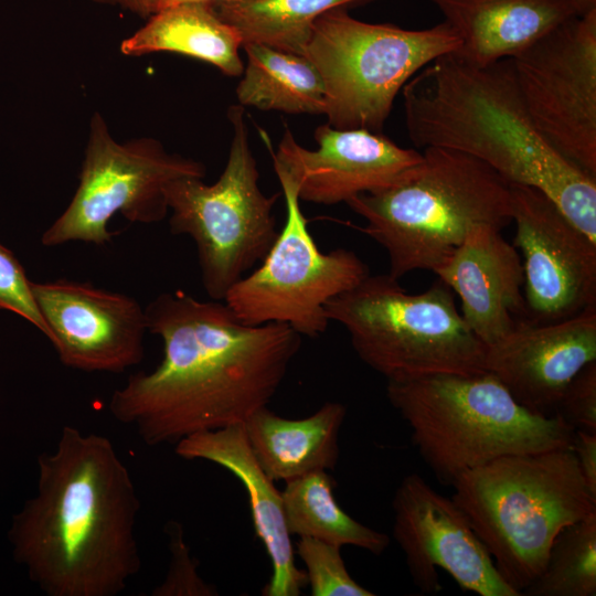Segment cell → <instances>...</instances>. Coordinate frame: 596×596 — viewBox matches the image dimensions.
Wrapping results in <instances>:
<instances>
[{
  "label": "cell",
  "mask_w": 596,
  "mask_h": 596,
  "mask_svg": "<svg viewBox=\"0 0 596 596\" xmlns=\"http://www.w3.org/2000/svg\"><path fill=\"white\" fill-rule=\"evenodd\" d=\"M145 311L162 360L131 374L108 409L149 446L242 425L268 405L300 348V334L286 324H245L225 302L182 290L160 294Z\"/></svg>",
  "instance_id": "1"
},
{
  "label": "cell",
  "mask_w": 596,
  "mask_h": 596,
  "mask_svg": "<svg viewBox=\"0 0 596 596\" xmlns=\"http://www.w3.org/2000/svg\"><path fill=\"white\" fill-rule=\"evenodd\" d=\"M36 490L9 529L14 560L47 596H117L141 567L139 497L106 436L65 425L38 458Z\"/></svg>",
  "instance_id": "2"
},
{
  "label": "cell",
  "mask_w": 596,
  "mask_h": 596,
  "mask_svg": "<svg viewBox=\"0 0 596 596\" xmlns=\"http://www.w3.org/2000/svg\"><path fill=\"white\" fill-rule=\"evenodd\" d=\"M402 92L415 147L460 151L510 184L541 190L596 242V178L563 158L538 132L520 95L512 58L478 65L449 53L422 68Z\"/></svg>",
  "instance_id": "3"
},
{
  "label": "cell",
  "mask_w": 596,
  "mask_h": 596,
  "mask_svg": "<svg viewBox=\"0 0 596 596\" xmlns=\"http://www.w3.org/2000/svg\"><path fill=\"white\" fill-rule=\"evenodd\" d=\"M347 204L385 249L389 275L396 279L419 269L434 273L477 225L502 230L512 222L511 184L480 160L441 147L424 148L400 182Z\"/></svg>",
  "instance_id": "4"
},
{
  "label": "cell",
  "mask_w": 596,
  "mask_h": 596,
  "mask_svg": "<svg viewBox=\"0 0 596 596\" xmlns=\"http://www.w3.org/2000/svg\"><path fill=\"white\" fill-rule=\"evenodd\" d=\"M451 486V498L520 596L543 571L558 532L596 512V497L567 447L501 456Z\"/></svg>",
  "instance_id": "5"
},
{
  "label": "cell",
  "mask_w": 596,
  "mask_h": 596,
  "mask_svg": "<svg viewBox=\"0 0 596 596\" xmlns=\"http://www.w3.org/2000/svg\"><path fill=\"white\" fill-rule=\"evenodd\" d=\"M386 396L424 462L450 486L501 456L571 448L575 432L557 415L524 408L489 372L390 381Z\"/></svg>",
  "instance_id": "6"
},
{
  "label": "cell",
  "mask_w": 596,
  "mask_h": 596,
  "mask_svg": "<svg viewBox=\"0 0 596 596\" xmlns=\"http://www.w3.org/2000/svg\"><path fill=\"white\" fill-rule=\"evenodd\" d=\"M326 311L330 321L347 329L358 356L387 382L486 372L487 347L440 280L408 294L389 274L369 275L331 299Z\"/></svg>",
  "instance_id": "7"
},
{
  "label": "cell",
  "mask_w": 596,
  "mask_h": 596,
  "mask_svg": "<svg viewBox=\"0 0 596 596\" xmlns=\"http://www.w3.org/2000/svg\"><path fill=\"white\" fill-rule=\"evenodd\" d=\"M459 46V38L444 21L408 30L368 23L337 8L316 20L304 56L324 83L327 124L381 132L405 84Z\"/></svg>",
  "instance_id": "8"
},
{
  "label": "cell",
  "mask_w": 596,
  "mask_h": 596,
  "mask_svg": "<svg viewBox=\"0 0 596 596\" xmlns=\"http://www.w3.org/2000/svg\"><path fill=\"white\" fill-rule=\"evenodd\" d=\"M227 116L233 138L220 178L206 184L184 177L166 188L170 232L193 240L204 290L217 301L264 259L279 233L278 194L267 196L258 185L244 107L231 106Z\"/></svg>",
  "instance_id": "9"
},
{
  "label": "cell",
  "mask_w": 596,
  "mask_h": 596,
  "mask_svg": "<svg viewBox=\"0 0 596 596\" xmlns=\"http://www.w3.org/2000/svg\"><path fill=\"white\" fill-rule=\"evenodd\" d=\"M184 177H205L202 162L168 152L156 139L118 143L95 113L76 192L64 212L44 231V246L110 243L108 222L120 213L131 223L151 224L169 212L166 188Z\"/></svg>",
  "instance_id": "10"
},
{
  "label": "cell",
  "mask_w": 596,
  "mask_h": 596,
  "mask_svg": "<svg viewBox=\"0 0 596 596\" xmlns=\"http://www.w3.org/2000/svg\"><path fill=\"white\" fill-rule=\"evenodd\" d=\"M286 204V221L260 265L226 294L224 302L245 324L283 323L316 338L330 322L326 305L370 275L352 251L321 252L300 209L295 182L276 172Z\"/></svg>",
  "instance_id": "11"
},
{
  "label": "cell",
  "mask_w": 596,
  "mask_h": 596,
  "mask_svg": "<svg viewBox=\"0 0 596 596\" xmlns=\"http://www.w3.org/2000/svg\"><path fill=\"white\" fill-rule=\"evenodd\" d=\"M512 63L538 132L596 178V9L556 26Z\"/></svg>",
  "instance_id": "12"
},
{
  "label": "cell",
  "mask_w": 596,
  "mask_h": 596,
  "mask_svg": "<svg viewBox=\"0 0 596 596\" xmlns=\"http://www.w3.org/2000/svg\"><path fill=\"white\" fill-rule=\"evenodd\" d=\"M514 247L524 275L528 320L552 322L596 305V242L541 190L511 184Z\"/></svg>",
  "instance_id": "13"
},
{
  "label": "cell",
  "mask_w": 596,
  "mask_h": 596,
  "mask_svg": "<svg viewBox=\"0 0 596 596\" xmlns=\"http://www.w3.org/2000/svg\"><path fill=\"white\" fill-rule=\"evenodd\" d=\"M393 538L422 593L441 589L437 568L479 596H520L500 575L464 511L418 473L405 476L392 501Z\"/></svg>",
  "instance_id": "14"
},
{
  "label": "cell",
  "mask_w": 596,
  "mask_h": 596,
  "mask_svg": "<svg viewBox=\"0 0 596 596\" xmlns=\"http://www.w3.org/2000/svg\"><path fill=\"white\" fill-rule=\"evenodd\" d=\"M31 289L65 366L121 373L143 359L147 316L134 297L66 278L31 281Z\"/></svg>",
  "instance_id": "15"
},
{
  "label": "cell",
  "mask_w": 596,
  "mask_h": 596,
  "mask_svg": "<svg viewBox=\"0 0 596 596\" xmlns=\"http://www.w3.org/2000/svg\"><path fill=\"white\" fill-rule=\"evenodd\" d=\"M272 153L275 172L290 178L299 199L317 204L348 202L353 196L391 187L421 162L422 152L396 145L382 132L337 129L329 124L315 130L317 150L299 145L286 129Z\"/></svg>",
  "instance_id": "16"
},
{
  "label": "cell",
  "mask_w": 596,
  "mask_h": 596,
  "mask_svg": "<svg viewBox=\"0 0 596 596\" xmlns=\"http://www.w3.org/2000/svg\"><path fill=\"white\" fill-rule=\"evenodd\" d=\"M596 361V305L552 322L521 319L487 347L485 370L528 411L554 416L571 381Z\"/></svg>",
  "instance_id": "17"
},
{
  "label": "cell",
  "mask_w": 596,
  "mask_h": 596,
  "mask_svg": "<svg viewBox=\"0 0 596 596\" xmlns=\"http://www.w3.org/2000/svg\"><path fill=\"white\" fill-rule=\"evenodd\" d=\"M434 274L459 296L462 319L486 347L526 318L521 256L493 225L470 230Z\"/></svg>",
  "instance_id": "18"
},
{
  "label": "cell",
  "mask_w": 596,
  "mask_h": 596,
  "mask_svg": "<svg viewBox=\"0 0 596 596\" xmlns=\"http://www.w3.org/2000/svg\"><path fill=\"white\" fill-rule=\"evenodd\" d=\"M175 454L185 460H206L228 470L243 485L256 536L272 565L264 596H298L307 585L296 565L295 547L286 524L281 492L257 461L242 425L192 434L179 440Z\"/></svg>",
  "instance_id": "19"
},
{
  "label": "cell",
  "mask_w": 596,
  "mask_h": 596,
  "mask_svg": "<svg viewBox=\"0 0 596 596\" xmlns=\"http://www.w3.org/2000/svg\"><path fill=\"white\" fill-rule=\"evenodd\" d=\"M460 41L455 52L478 65L512 58L578 14L571 0H432Z\"/></svg>",
  "instance_id": "20"
},
{
  "label": "cell",
  "mask_w": 596,
  "mask_h": 596,
  "mask_svg": "<svg viewBox=\"0 0 596 596\" xmlns=\"http://www.w3.org/2000/svg\"><path fill=\"white\" fill-rule=\"evenodd\" d=\"M347 408L327 402L308 417L290 419L267 406L243 424L249 446L266 475L289 481L306 473L333 469L339 459V432Z\"/></svg>",
  "instance_id": "21"
},
{
  "label": "cell",
  "mask_w": 596,
  "mask_h": 596,
  "mask_svg": "<svg viewBox=\"0 0 596 596\" xmlns=\"http://www.w3.org/2000/svg\"><path fill=\"white\" fill-rule=\"evenodd\" d=\"M243 41L237 30L224 21L212 2H187L151 14L149 21L124 40L123 54L141 56L173 52L214 65L226 76L243 74L240 56Z\"/></svg>",
  "instance_id": "22"
},
{
  "label": "cell",
  "mask_w": 596,
  "mask_h": 596,
  "mask_svg": "<svg viewBox=\"0 0 596 596\" xmlns=\"http://www.w3.org/2000/svg\"><path fill=\"white\" fill-rule=\"evenodd\" d=\"M243 47L247 64L236 88L241 106L287 114H324V83L306 56L256 43H245Z\"/></svg>",
  "instance_id": "23"
},
{
  "label": "cell",
  "mask_w": 596,
  "mask_h": 596,
  "mask_svg": "<svg viewBox=\"0 0 596 596\" xmlns=\"http://www.w3.org/2000/svg\"><path fill=\"white\" fill-rule=\"evenodd\" d=\"M334 488L336 481L327 470L286 481L280 492L289 533L381 555L390 545L389 535L350 517L337 502Z\"/></svg>",
  "instance_id": "24"
},
{
  "label": "cell",
  "mask_w": 596,
  "mask_h": 596,
  "mask_svg": "<svg viewBox=\"0 0 596 596\" xmlns=\"http://www.w3.org/2000/svg\"><path fill=\"white\" fill-rule=\"evenodd\" d=\"M372 0H241L214 3L220 17L234 26L243 44H263L304 55L316 20L329 10Z\"/></svg>",
  "instance_id": "25"
},
{
  "label": "cell",
  "mask_w": 596,
  "mask_h": 596,
  "mask_svg": "<svg viewBox=\"0 0 596 596\" xmlns=\"http://www.w3.org/2000/svg\"><path fill=\"white\" fill-rule=\"evenodd\" d=\"M596 595V512L563 528L541 574L521 596Z\"/></svg>",
  "instance_id": "26"
},
{
  "label": "cell",
  "mask_w": 596,
  "mask_h": 596,
  "mask_svg": "<svg viewBox=\"0 0 596 596\" xmlns=\"http://www.w3.org/2000/svg\"><path fill=\"white\" fill-rule=\"evenodd\" d=\"M306 567L307 584L312 596H373L355 582L341 556V546L309 536H301L296 551Z\"/></svg>",
  "instance_id": "27"
},
{
  "label": "cell",
  "mask_w": 596,
  "mask_h": 596,
  "mask_svg": "<svg viewBox=\"0 0 596 596\" xmlns=\"http://www.w3.org/2000/svg\"><path fill=\"white\" fill-rule=\"evenodd\" d=\"M169 539L170 563L163 581L157 585L152 596H214L215 587L198 573V564L185 543L182 525L169 521L164 528Z\"/></svg>",
  "instance_id": "28"
},
{
  "label": "cell",
  "mask_w": 596,
  "mask_h": 596,
  "mask_svg": "<svg viewBox=\"0 0 596 596\" xmlns=\"http://www.w3.org/2000/svg\"><path fill=\"white\" fill-rule=\"evenodd\" d=\"M0 309L25 319L49 340L50 330L34 299L31 280L15 255L0 243Z\"/></svg>",
  "instance_id": "29"
},
{
  "label": "cell",
  "mask_w": 596,
  "mask_h": 596,
  "mask_svg": "<svg viewBox=\"0 0 596 596\" xmlns=\"http://www.w3.org/2000/svg\"><path fill=\"white\" fill-rule=\"evenodd\" d=\"M555 415L575 430L596 433V361L588 363L571 381Z\"/></svg>",
  "instance_id": "30"
},
{
  "label": "cell",
  "mask_w": 596,
  "mask_h": 596,
  "mask_svg": "<svg viewBox=\"0 0 596 596\" xmlns=\"http://www.w3.org/2000/svg\"><path fill=\"white\" fill-rule=\"evenodd\" d=\"M571 449L589 491L596 497V433L575 430Z\"/></svg>",
  "instance_id": "31"
},
{
  "label": "cell",
  "mask_w": 596,
  "mask_h": 596,
  "mask_svg": "<svg viewBox=\"0 0 596 596\" xmlns=\"http://www.w3.org/2000/svg\"><path fill=\"white\" fill-rule=\"evenodd\" d=\"M102 4L119 6L140 17L151 15L149 0H92Z\"/></svg>",
  "instance_id": "32"
},
{
  "label": "cell",
  "mask_w": 596,
  "mask_h": 596,
  "mask_svg": "<svg viewBox=\"0 0 596 596\" xmlns=\"http://www.w3.org/2000/svg\"><path fill=\"white\" fill-rule=\"evenodd\" d=\"M232 1H241V0H149V4H150L151 14H153L155 12L160 11L164 8L172 7L180 3H187V2L219 3V2H232Z\"/></svg>",
  "instance_id": "33"
},
{
  "label": "cell",
  "mask_w": 596,
  "mask_h": 596,
  "mask_svg": "<svg viewBox=\"0 0 596 596\" xmlns=\"http://www.w3.org/2000/svg\"><path fill=\"white\" fill-rule=\"evenodd\" d=\"M576 8L578 14H584L593 9H596V0H571Z\"/></svg>",
  "instance_id": "34"
}]
</instances>
